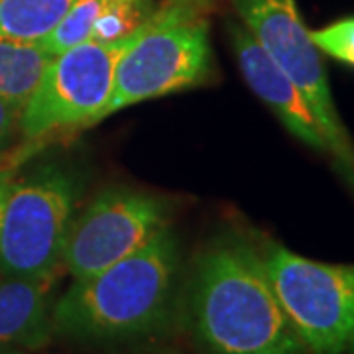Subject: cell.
Here are the masks:
<instances>
[{
  "mask_svg": "<svg viewBox=\"0 0 354 354\" xmlns=\"http://www.w3.org/2000/svg\"><path fill=\"white\" fill-rule=\"evenodd\" d=\"M20 106L0 99V152L12 142L14 134L20 130Z\"/></svg>",
  "mask_w": 354,
  "mask_h": 354,
  "instance_id": "cell-15",
  "label": "cell"
},
{
  "mask_svg": "<svg viewBox=\"0 0 354 354\" xmlns=\"http://www.w3.org/2000/svg\"><path fill=\"white\" fill-rule=\"evenodd\" d=\"M216 0H164L116 65L101 120L138 102L205 85L215 73L209 12Z\"/></svg>",
  "mask_w": 354,
  "mask_h": 354,
  "instance_id": "cell-3",
  "label": "cell"
},
{
  "mask_svg": "<svg viewBox=\"0 0 354 354\" xmlns=\"http://www.w3.org/2000/svg\"><path fill=\"white\" fill-rule=\"evenodd\" d=\"M79 195V177L62 164L12 177L0 211V272L57 279Z\"/></svg>",
  "mask_w": 354,
  "mask_h": 354,
  "instance_id": "cell-4",
  "label": "cell"
},
{
  "mask_svg": "<svg viewBox=\"0 0 354 354\" xmlns=\"http://www.w3.org/2000/svg\"><path fill=\"white\" fill-rule=\"evenodd\" d=\"M181 248L174 227L116 264L73 279L53 304V333L81 344L144 339L169 323L177 304Z\"/></svg>",
  "mask_w": 354,
  "mask_h": 354,
  "instance_id": "cell-2",
  "label": "cell"
},
{
  "mask_svg": "<svg viewBox=\"0 0 354 354\" xmlns=\"http://www.w3.org/2000/svg\"><path fill=\"white\" fill-rule=\"evenodd\" d=\"M241 24L290 77L317 118L327 156L354 191V142L329 87L323 53L311 39L295 0H234Z\"/></svg>",
  "mask_w": 354,
  "mask_h": 354,
  "instance_id": "cell-5",
  "label": "cell"
},
{
  "mask_svg": "<svg viewBox=\"0 0 354 354\" xmlns=\"http://www.w3.org/2000/svg\"><path fill=\"white\" fill-rule=\"evenodd\" d=\"M12 171L10 167L0 164V211H2V203H4V197H6V191H8V185L12 181Z\"/></svg>",
  "mask_w": 354,
  "mask_h": 354,
  "instance_id": "cell-16",
  "label": "cell"
},
{
  "mask_svg": "<svg viewBox=\"0 0 354 354\" xmlns=\"http://www.w3.org/2000/svg\"><path fill=\"white\" fill-rule=\"evenodd\" d=\"M0 354H32V353H24V351H6V353H0Z\"/></svg>",
  "mask_w": 354,
  "mask_h": 354,
  "instance_id": "cell-17",
  "label": "cell"
},
{
  "mask_svg": "<svg viewBox=\"0 0 354 354\" xmlns=\"http://www.w3.org/2000/svg\"><path fill=\"white\" fill-rule=\"evenodd\" d=\"M228 34L239 69L254 95L272 109L290 134L315 152L327 156L321 127L290 77L279 69L244 26L230 22Z\"/></svg>",
  "mask_w": 354,
  "mask_h": 354,
  "instance_id": "cell-9",
  "label": "cell"
},
{
  "mask_svg": "<svg viewBox=\"0 0 354 354\" xmlns=\"http://www.w3.org/2000/svg\"><path fill=\"white\" fill-rule=\"evenodd\" d=\"M260 256L305 351L354 348V266L309 260L274 241L264 242Z\"/></svg>",
  "mask_w": 354,
  "mask_h": 354,
  "instance_id": "cell-6",
  "label": "cell"
},
{
  "mask_svg": "<svg viewBox=\"0 0 354 354\" xmlns=\"http://www.w3.org/2000/svg\"><path fill=\"white\" fill-rule=\"evenodd\" d=\"M77 0H0V39L41 41Z\"/></svg>",
  "mask_w": 354,
  "mask_h": 354,
  "instance_id": "cell-12",
  "label": "cell"
},
{
  "mask_svg": "<svg viewBox=\"0 0 354 354\" xmlns=\"http://www.w3.org/2000/svg\"><path fill=\"white\" fill-rule=\"evenodd\" d=\"M187 323L207 354H304L260 248L225 234L197 254L185 286Z\"/></svg>",
  "mask_w": 354,
  "mask_h": 354,
  "instance_id": "cell-1",
  "label": "cell"
},
{
  "mask_svg": "<svg viewBox=\"0 0 354 354\" xmlns=\"http://www.w3.org/2000/svg\"><path fill=\"white\" fill-rule=\"evenodd\" d=\"M55 281L0 272V353H34L50 344Z\"/></svg>",
  "mask_w": 354,
  "mask_h": 354,
  "instance_id": "cell-10",
  "label": "cell"
},
{
  "mask_svg": "<svg viewBox=\"0 0 354 354\" xmlns=\"http://www.w3.org/2000/svg\"><path fill=\"white\" fill-rule=\"evenodd\" d=\"M136 30L113 41L88 39L53 55L20 114L24 140L41 142L101 122L113 95L116 65L136 38Z\"/></svg>",
  "mask_w": 354,
  "mask_h": 354,
  "instance_id": "cell-7",
  "label": "cell"
},
{
  "mask_svg": "<svg viewBox=\"0 0 354 354\" xmlns=\"http://www.w3.org/2000/svg\"><path fill=\"white\" fill-rule=\"evenodd\" d=\"M118 2L122 0H77L69 8V12L64 16V20L57 24V28L48 38L41 39L44 48L53 55H57L77 44L88 41L93 26Z\"/></svg>",
  "mask_w": 354,
  "mask_h": 354,
  "instance_id": "cell-13",
  "label": "cell"
},
{
  "mask_svg": "<svg viewBox=\"0 0 354 354\" xmlns=\"http://www.w3.org/2000/svg\"><path fill=\"white\" fill-rule=\"evenodd\" d=\"M311 39L321 53L354 69V16L313 30Z\"/></svg>",
  "mask_w": 354,
  "mask_h": 354,
  "instance_id": "cell-14",
  "label": "cell"
},
{
  "mask_svg": "<svg viewBox=\"0 0 354 354\" xmlns=\"http://www.w3.org/2000/svg\"><path fill=\"white\" fill-rule=\"evenodd\" d=\"M174 205L165 197L128 185L101 191L77 213L65 242L62 268L71 279L99 274L140 250L171 225Z\"/></svg>",
  "mask_w": 354,
  "mask_h": 354,
  "instance_id": "cell-8",
  "label": "cell"
},
{
  "mask_svg": "<svg viewBox=\"0 0 354 354\" xmlns=\"http://www.w3.org/2000/svg\"><path fill=\"white\" fill-rule=\"evenodd\" d=\"M51 59L41 41L0 39V99L24 109Z\"/></svg>",
  "mask_w": 354,
  "mask_h": 354,
  "instance_id": "cell-11",
  "label": "cell"
}]
</instances>
